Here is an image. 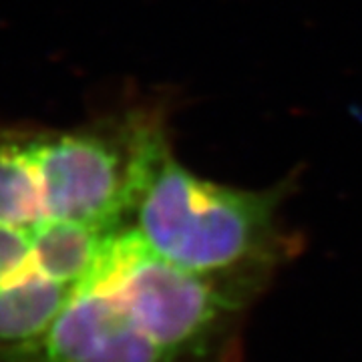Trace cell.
Here are the masks:
<instances>
[{
	"label": "cell",
	"instance_id": "cell-1",
	"mask_svg": "<svg viewBox=\"0 0 362 362\" xmlns=\"http://www.w3.org/2000/svg\"><path fill=\"white\" fill-rule=\"evenodd\" d=\"M278 206L274 189L250 192L202 180L168 147L129 216L161 258L204 276L256 284L282 252Z\"/></svg>",
	"mask_w": 362,
	"mask_h": 362
},
{
	"label": "cell",
	"instance_id": "cell-2",
	"mask_svg": "<svg viewBox=\"0 0 362 362\" xmlns=\"http://www.w3.org/2000/svg\"><path fill=\"white\" fill-rule=\"evenodd\" d=\"M256 284L204 276L156 254L135 228H117L81 288L119 298L175 362L204 356ZM78 290V288H77Z\"/></svg>",
	"mask_w": 362,
	"mask_h": 362
},
{
	"label": "cell",
	"instance_id": "cell-3",
	"mask_svg": "<svg viewBox=\"0 0 362 362\" xmlns=\"http://www.w3.org/2000/svg\"><path fill=\"white\" fill-rule=\"evenodd\" d=\"M168 147L161 123L147 115L37 133L35 157L47 220L121 228Z\"/></svg>",
	"mask_w": 362,
	"mask_h": 362
},
{
	"label": "cell",
	"instance_id": "cell-4",
	"mask_svg": "<svg viewBox=\"0 0 362 362\" xmlns=\"http://www.w3.org/2000/svg\"><path fill=\"white\" fill-rule=\"evenodd\" d=\"M13 362H175L111 292L78 288L39 342Z\"/></svg>",
	"mask_w": 362,
	"mask_h": 362
},
{
	"label": "cell",
	"instance_id": "cell-5",
	"mask_svg": "<svg viewBox=\"0 0 362 362\" xmlns=\"http://www.w3.org/2000/svg\"><path fill=\"white\" fill-rule=\"evenodd\" d=\"M75 288L30 268L0 286V362H13L47 334Z\"/></svg>",
	"mask_w": 362,
	"mask_h": 362
},
{
	"label": "cell",
	"instance_id": "cell-6",
	"mask_svg": "<svg viewBox=\"0 0 362 362\" xmlns=\"http://www.w3.org/2000/svg\"><path fill=\"white\" fill-rule=\"evenodd\" d=\"M115 230L78 221L42 220L28 232L30 264L47 278L77 290L95 272Z\"/></svg>",
	"mask_w": 362,
	"mask_h": 362
},
{
	"label": "cell",
	"instance_id": "cell-7",
	"mask_svg": "<svg viewBox=\"0 0 362 362\" xmlns=\"http://www.w3.org/2000/svg\"><path fill=\"white\" fill-rule=\"evenodd\" d=\"M35 135L0 127V226L26 232L47 220Z\"/></svg>",
	"mask_w": 362,
	"mask_h": 362
},
{
	"label": "cell",
	"instance_id": "cell-8",
	"mask_svg": "<svg viewBox=\"0 0 362 362\" xmlns=\"http://www.w3.org/2000/svg\"><path fill=\"white\" fill-rule=\"evenodd\" d=\"M30 268V235L26 230L0 226V286Z\"/></svg>",
	"mask_w": 362,
	"mask_h": 362
}]
</instances>
